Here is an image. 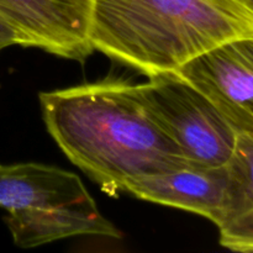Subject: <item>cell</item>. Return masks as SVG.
I'll return each instance as SVG.
<instances>
[{"label":"cell","mask_w":253,"mask_h":253,"mask_svg":"<svg viewBox=\"0 0 253 253\" xmlns=\"http://www.w3.org/2000/svg\"><path fill=\"white\" fill-rule=\"evenodd\" d=\"M40 105L64 155L110 195L131 178L190 163L151 115L138 84L104 79L43 91Z\"/></svg>","instance_id":"1"},{"label":"cell","mask_w":253,"mask_h":253,"mask_svg":"<svg viewBox=\"0 0 253 253\" xmlns=\"http://www.w3.org/2000/svg\"><path fill=\"white\" fill-rule=\"evenodd\" d=\"M253 37L240 0H95L94 51L147 77L175 72L226 42Z\"/></svg>","instance_id":"2"},{"label":"cell","mask_w":253,"mask_h":253,"mask_svg":"<svg viewBox=\"0 0 253 253\" xmlns=\"http://www.w3.org/2000/svg\"><path fill=\"white\" fill-rule=\"evenodd\" d=\"M148 78L138 84L143 100L185 158L204 166L226 165L236 131L211 100L174 72Z\"/></svg>","instance_id":"3"},{"label":"cell","mask_w":253,"mask_h":253,"mask_svg":"<svg viewBox=\"0 0 253 253\" xmlns=\"http://www.w3.org/2000/svg\"><path fill=\"white\" fill-rule=\"evenodd\" d=\"M95 0H0V15L20 46L83 63L94 52L90 26Z\"/></svg>","instance_id":"4"},{"label":"cell","mask_w":253,"mask_h":253,"mask_svg":"<svg viewBox=\"0 0 253 253\" xmlns=\"http://www.w3.org/2000/svg\"><path fill=\"white\" fill-rule=\"evenodd\" d=\"M174 73L207 95L236 132L253 131V37L220 44Z\"/></svg>","instance_id":"5"},{"label":"cell","mask_w":253,"mask_h":253,"mask_svg":"<svg viewBox=\"0 0 253 253\" xmlns=\"http://www.w3.org/2000/svg\"><path fill=\"white\" fill-rule=\"evenodd\" d=\"M227 183L226 166L190 162L184 167L131 178L123 192L138 199L200 215L219 226Z\"/></svg>","instance_id":"6"},{"label":"cell","mask_w":253,"mask_h":253,"mask_svg":"<svg viewBox=\"0 0 253 253\" xmlns=\"http://www.w3.org/2000/svg\"><path fill=\"white\" fill-rule=\"evenodd\" d=\"M7 214V229L15 245L22 249L76 236L121 237L120 231L100 214L91 197L58 207L31 208Z\"/></svg>","instance_id":"7"},{"label":"cell","mask_w":253,"mask_h":253,"mask_svg":"<svg viewBox=\"0 0 253 253\" xmlns=\"http://www.w3.org/2000/svg\"><path fill=\"white\" fill-rule=\"evenodd\" d=\"M74 173L41 163L0 165V208L7 212L52 208L89 198Z\"/></svg>","instance_id":"8"},{"label":"cell","mask_w":253,"mask_h":253,"mask_svg":"<svg viewBox=\"0 0 253 253\" xmlns=\"http://www.w3.org/2000/svg\"><path fill=\"white\" fill-rule=\"evenodd\" d=\"M225 166L227 183L219 229L253 209V131L236 132Z\"/></svg>","instance_id":"9"},{"label":"cell","mask_w":253,"mask_h":253,"mask_svg":"<svg viewBox=\"0 0 253 253\" xmlns=\"http://www.w3.org/2000/svg\"><path fill=\"white\" fill-rule=\"evenodd\" d=\"M220 244L237 252H253V209L220 227Z\"/></svg>","instance_id":"10"},{"label":"cell","mask_w":253,"mask_h":253,"mask_svg":"<svg viewBox=\"0 0 253 253\" xmlns=\"http://www.w3.org/2000/svg\"><path fill=\"white\" fill-rule=\"evenodd\" d=\"M20 46L19 37L9 24L0 15V52L10 46Z\"/></svg>","instance_id":"11"},{"label":"cell","mask_w":253,"mask_h":253,"mask_svg":"<svg viewBox=\"0 0 253 253\" xmlns=\"http://www.w3.org/2000/svg\"><path fill=\"white\" fill-rule=\"evenodd\" d=\"M240 1L244 2V4L246 5V6H249L250 9L253 10V0H240Z\"/></svg>","instance_id":"12"}]
</instances>
